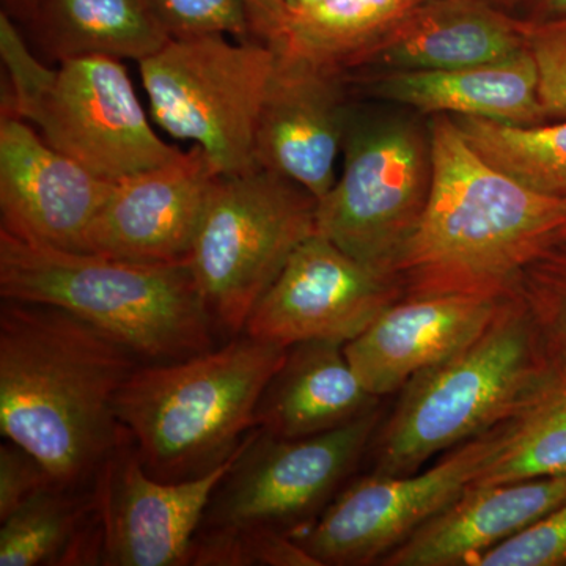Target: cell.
I'll return each mask as SVG.
<instances>
[{
    "instance_id": "1",
    "label": "cell",
    "mask_w": 566,
    "mask_h": 566,
    "mask_svg": "<svg viewBox=\"0 0 566 566\" xmlns=\"http://www.w3.org/2000/svg\"><path fill=\"white\" fill-rule=\"evenodd\" d=\"M139 360L54 305L2 300L0 433L82 490L120 442L115 400Z\"/></svg>"
},
{
    "instance_id": "2",
    "label": "cell",
    "mask_w": 566,
    "mask_h": 566,
    "mask_svg": "<svg viewBox=\"0 0 566 566\" xmlns=\"http://www.w3.org/2000/svg\"><path fill=\"white\" fill-rule=\"evenodd\" d=\"M428 126L430 197L394 270L405 296L515 294L524 268L565 229L566 199L494 169L450 115H433Z\"/></svg>"
},
{
    "instance_id": "3",
    "label": "cell",
    "mask_w": 566,
    "mask_h": 566,
    "mask_svg": "<svg viewBox=\"0 0 566 566\" xmlns=\"http://www.w3.org/2000/svg\"><path fill=\"white\" fill-rule=\"evenodd\" d=\"M0 296L62 308L140 364L174 363L218 344L189 262L63 251L0 230Z\"/></svg>"
},
{
    "instance_id": "4",
    "label": "cell",
    "mask_w": 566,
    "mask_h": 566,
    "mask_svg": "<svg viewBox=\"0 0 566 566\" xmlns=\"http://www.w3.org/2000/svg\"><path fill=\"white\" fill-rule=\"evenodd\" d=\"M285 353L241 334L186 359L137 365L115 412L148 474L182 482L229 461L259 428L260 397Z\"/></svg>"
},
{
    "instance_id": "5",
    "label": "cell",
    "mask_w": 566,
    "mask_h": 566,
    "mask_svg": "<svg viewBox=\"0 0 566 566\" xmlns=\"http://www.w3.org/2000/svg\"><path fill=\"white\" fill-rule=\"evenodd\" d=\"M554 376L527 308L510 294L472 344L400 390L371 441V472L420 471L431 458L516 419Z\"/></svg>"
},
{
    "instance_id": "6",
    "label": "cell",
    "mask_w": 566,
    "mask_h": 566,
    "mask_svg": "<svg viewBox=\"0 0 566 566\" xmlns=\"http://www.w3.org/2000/svg\"><path fill=\"white\" fill-rule=\"evenodd\" d=\"M0 55L10 81L2 111L28 122L54 150L102 180L120 181L180 155L151 128L118 59L87 55L48 69L6 11Z\"/></svg>"
},
{
    "instance_id": "7",
    "label": "cell",
    "mask_w": 566,
    "mask_h": 566,
    "mask_svg": "<svg viewBox=\"0 0 566 566\" xmlns=\"http://www.w3.org/2000/svg\"><path fill=\"white\" fill-rule=\"evenodd\" d=\"M316 205L311 192L264 167L219 175L189 263L223 342L244 333L294 249L316 232Z\"/></svg>"
},
{
    "instance_id": "8",
    "label": "cell",
    "mask_w": 566,
    "mask_h": 566,
    "mask_svg": "<svg viewBox=\"0 0 566 566\" xmlns=\"http://www.w3.org/2000/svg\"><path fill=\"white\" fill-rule=\"evenodd\" d=\"M344 153L340 177L316 205V233L353 259L395 275L430 197V126L406 115L352 111Z\"/></svg>"
},
{
    "instance_id": "9",
    "label": "cell",
    "mask_w": 566,
    "mask_h": 566,
    "mask_svg": "<svg viewBox=\"0 0 566 566\" xmlns=\"http://www.w3.org/2000/svg\"><path fill=\"white\" fill-rule=\"evenodd\" d=\"M275 51L223 35L170 40L139 62L153 120L207 153L221 175L255 166L253 145Z\"/></svg>"
},
{
    "instance_id": "10",
    "label": "cell",
    "mask_w": 566,
    "mask_h": 566,
    "mask_svg": "<svg viewBox=\"0 0 566 566\" xmlns=\"http://www.w3.org/2000/svg\"><path fill=\"white\" fill-rule=\"evenodd\" d=\"M513 420L457 447L427 471L360 476L292 536L319 566L381 565L460 497L499 455Z\"/></svg>"
},
{
    "instance_id": "11",
    "label": "cell",
    "mask_w": 566,
    "mask_h": 566,
    "mask_svg": "<svg viewBox=\"0 0 566 566\" xmlns=\"http://www.w3.org/2000/svg\"><path fill=\"white\" fill-rule=\"evenodd\" d=\"M379 408L326 433L282 439L255 428L216 488L200 528L270 527L292 535L333 501L370 450Z\"/></svg>"
},
{
    "instance_id": "12",
    "label": "cell",
    "mask_w": 566,
    "mask_h": 566,
    "mask_svg": "<svg viewBox=\"0 0 566 566\" xmlns=\"http://www.w3.org/2000/svg\"><path fill=\"white\" fill-rule=\"evenodd\" d=\"M403 296L397 275L353 259L315 232L294 249L243 334L282 348L311 340L346 345Z\"/></svg>"
},
{
    "instance_id": "13",
    "label": "cell",
    "mask_w": 566,
    "mask_h": 566,
    "mask_svg": "<svg viewBox=\"0 0 566 566\" xmlns=\"http://www.w3.org/2000/svg\"><path fill=\"white\" fill-rule=\"evenodd\" d=\"M244 444L207 475L161 482L148 474L125 430L93 482L103 535V565L188 566L212 494Z\"/></svg>"
},
{
    "instance_id": "14",
    "label": "cell",
    "mask_w": 566,
    "mask_h": 566,
    "mask_svg": "<svg viewBox=\"0 0 566 566\" xmlns=\"http://www.w3.org/2000/svg\"><path fill=\"white\" fill-rule=\"evenodd\" d=\"M219 175L193 145L161 166L115 181L85 252L139 263L189 262Z\"/></svg>"
},
{
    "instance_id": "15",
    "label": "cell",
    "mask_w": 566,
    "mask_h": 566,
    "mask_svg": "<svg viewBox=\"0 0 566 566\" xmlns=\"http://www.w3.org/2000/svg\"><path fill=\"white\" fill-rule=\"evenodd\" d=\"M112 185L54 150L28 122L2 111L0 230L29 243L85 252Z\"/></svg>"
},
{
    "instance_id": "16",
    "label": "cell",
    "mask_w": 566,
    "mask_h": 566,
    "mask_svg": "<svg viewBox=\"0 0 566 566\" xmlns=\"http://www.w3.org/2000/svg\"><path fill=\"white\" fill-rule=\"evenodd\" d=\"M348 95L342 74L275 54L256 126L255 166L283 175L319 202L337 181L335 164L353 111Z\"/></svg>"
},
{
    "instance_id": "17",
    "label": "cell",
    "mask_w": 566,
    "mask_h": 566,
    "mask_svg": "<svg viewBox=\"0 0 566 566\" xmlns=\"http://www.w3.org/2000/svg\"><path fill=\"white\" fill-rule=\"evenodd\" d=\"M505 297L403 296L344 346L346 359L375 397L400 392L415 376L472 344Z\"/></svg>"
},
{
    "instance_id": "18",
    "label": "cell",
    "mask_w": 566,
    "mask_h": 566,
    "mask_svg": "<svg viewBox=\"0 0 566 566\" xmlns=\"http://www.w3.org/2000/svg\"><path fill=\"white\" fill-rule=\"evenodd\" d=\"M526 50V20L488 0H424L365 51L345 80L390 71L468 69Z\"/></svg>"
},
{
    "instance_id": "19",
    "label": "cell",
    "mask_w": 566,
    "mask_h": 566,
    "mask_svg": "<svg viewBox=\"0 0 566 566\" xmlns=\"http://www.w3.org/2000/svg\"><path fill=\"white\" fill-rule=\"evenodd\" d=\"M566 504L565 474L471 485L385 557L386 566H474L476 558Z\"/></svg>"
},
{
    "instance_id": "20",
    "label": "cell",
    "mask_w": 566,
    "mask_h": 566,
    "mask_svg": "<svg viewBox=\"0 0 566 566\" xmlns=\"http://www.w3.org/2000/svg\"><path fill=\"white\" fill-rule=\"evenodd\" d=\"M346 84L430 117H476L520 126L547 122L539 102L538 71L528 48L485 65L363 74L349 77Z\"/></svg>"
},
{
    "instance_id": "21",
    "label": "cell",
    "mask_w": 566,
    "mask_h": 566,
    "mask_svg": "<svg viewBox=\"0 0 566 566\" xmlns=\"http://www.w3.org/2000/svg\"><path fill=\"white\" fill-rule=\"evenodd\" d=\"M335 342H301L286 348L256 408V427L282 439L326 433L378 408Z\"/></svg>"
},
{
    "instance_id": "22",
    "label": "cell",
    "mask_w": 566,
    "mask_h": 566,
    "mask_svg": "<svg viewBox=\"0 0 566 566\" xmlns=\"http://www.w3.org/2000/svg\"><path fill=\"white\" fill-rule=\"evenodd\" d=\"M419 0H283L275 54L346 76Z\"/></svg>"
},
{
    "instance_id": "23",
    "label": "cell",
    "mask_w": 566,
    "mask_h": 566,
    "mask_svg": "<svg viewBox=\"0 0 566 566\" xmlns=\"http://www.w3.org/2000/svg\"><path fill=\"white\" fill-rule=\"evenodd\" d=\"M32 25L57 62L87 55L140 62L170 41L148 0H39Z\"/></svg>"
},
{
    "instance_id": "24",
    "label": "cell",
    "mask_w": 566,
    "mask_h": 566,
    "mask_svg": "<svg viewBox=\"0 0 566 566\" xmlns=\"http://www.w3.org/2000/svg\"><path fill=\"white\" fill-rule=\"evenodd\" d=\"M103 565L93 485H50L2 521L0 566Z\"/></svg>"
},
{
    "instance_id": "25",
    "label": "cell",
    "mask_w": 566,
    "mask_h": 566,
    "mask_svg": "<svg viewBox=\"0 0 566 566\" xmlns=\"http://www.w3.org/2000/svg\"><path fill=\"white\" fill-rule=\"evenodd\" d=\"M488 164L546 196L566 199V120L520 126L476 117H452Z\"/></svg>"
},
{
    "instance_id": "26",
    "label": "cell",
    "mask_w": 566,
    "mask_h": 566,
    "mask_svg": "<svg viewBox=\"0 0 566 566\" xmlns=\"http://www.w3.org/2000/svg\"><path fill=\"white\" fill-rule=\"evenodd\" d=\"M566 472V378L554 376L513 419L504 449L472 485Z\"/></svg>"
},
{
    "instance_id": "27",
    "label": "cell",
    "mask_w": 566,
    "mask_h": 566,
    "mask_svg": "<svg viewBox=\"0 0 566 566\" xmlns=\"http://www.w3.org/2000/svg\"><path fill=\"white\" fill-rule=\"evenodd\" d=\"M517 296L554 374L566 378V240L543 249L521 273Z\"/></svg>"
},
{
    "instance_id": "28",
    "label": "cell",
    "mask_w": 566,
    "mask_h": 566,
    "mask_svg": "<svg viewBox=\"0 0 566 566\" xmlns=\"http://www.w3.org/2000/svg\"><path fill=\"white\" fill-rule=\"evenodd\" d=\"M192 566H319L286 532L270 527L199 528Z\"/></svg>"
},
{
    "instance_id": "29",
    "label": "cell",
    "mask_w": 566,
    "mask_h": 566,
    "mask_svg": "<svg viewBox=\"0 0 566 566\" xmlns=\"http://www.w3.org/2000/svg\"><path fill=\"white\" fill-rule=\"evenodd\" d=\"M170 40L223 35L256 40L244 0H148Z\"/></svg>"
},
{
    "instance_id": "30",
    "label": "cell",
    "mask_w": 566,
    "mask_h": 566,
    "mask_svg": "<svg viewBox=\"0 0 566 566\" xmlns=\"http://www.w3.org/2000/svg\"><path fill=\"white\" fill-rule=\"evenodd\" d=\"M526 40L547 122L566 120V18L526 20Z\"/></svg>"
},
{
    "instance_id": "31",
    "label": "cell",
    "mask_w": 566,
    "mask_h": 566,
    "mask_svg": "<svg viewBox=\"0 0 566 566\" xmlns=\"http://www.w3.org/2000/svg\"><path fill=\"white\" fill-rule=\"evenodd\" d=\"M474 566H566V504L488 551Z\"/></svg>"
},
{
    "instance_id": "32",
    "label": "cell",
    "mask_w": 566,
    "mask_h": 566,
    "mask_svg": "<svg viewBox=\"0 0 566 566\" xmlns=\"http://www.w3.org/2000/svg\"><path fill=\"white\" fill-rule=\"evenodd\" d=\"M50 485L46 469L24 447L9 439L0 446V523Z\"/></svg>"
},
{
    "instance_id": "33",
    "label": "cell",
    "mask_w": 566,
    "mask_h": 566,
    "mask_svg": "<svg viewBox=\"0 0 566 566\" xmlns=\"http://www.w3.org/2000/svg\"><path fill=\"white\" fill-rule=\"evenodd\" d=\"M256 40L271 44L281 28L283 0H244Z\"/></svg>"
},
{
    "instance_id": "34",
    "label": "cell",
    "mask_w": 566,
    "mask_h": 566,
    "mask_svg": "<svg viewBox=\"0 0 566 566\" xmlns=\"http://www.w3.org/2000/svg\"><path fill=\"white\" fill-rule=\"evenodd\" d=\"M516 17L527 21L566 18V0H521Z\"/></svg>"
},
{
    "instance_id": "35",
    "label": "cell",
    "mask_w": 566,
    "mask_h": 566,
    "mask_svg": "<svg viewBox=\"0 0 566 566\" xmlns=\"http://www.w3.org/2000/svg\"><path fill=\"white\" fill-rule=\"evenodd\" d=\"M7 6V13L11 18H17L24 22L32 24L36 17V10H39V0H3Z\"/></svg>"
},
{
    "instance_id": "36",
    "label": "cell",
    "mask_w": 566,
    "mask_h": 566,
    "mask_svg": "<svg viewBox=\"0 0 566 566\" xmlns=\"http://www.w3.org/2000/svg\"><path fill=\"white\" fill-rule=\"evenodd\" d=\"M488 2L494 3L499 9L516 14L517 9H520L521 0H488Z\"/></svg>"
},
{
    "instance_id": "37",
    "label": "cell",
    "mask_w": 566,
    "mask_h": 566,
    "mask_svg": "<svg viewBox=\"0 0 566 566\" xmlns=\"http://www.w3.org/2000/svg\"><path fill=\"white\" fill-rule=\"evenodd\" d=\"M558 240H566V227L564 230H562V233H560V237H558Z\"/></svg>"
},
{
    "instance_id": "38",
    "label": "cell",
    "mask_w": 566,
    "mask_h": 566,
    "mask_svg": "<svg viewBox=\"0 0 566 566\" xmlns=\"http://www.w3.org/2000/svg\"><path fill=\"white\" fill-rule=\"evenodd\" d=\"M419 2H424V0H419Z\"/></svg>"
}]
</instances>
